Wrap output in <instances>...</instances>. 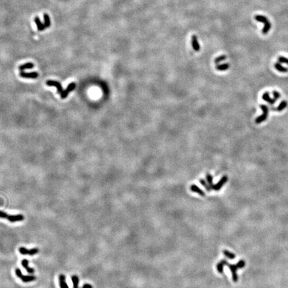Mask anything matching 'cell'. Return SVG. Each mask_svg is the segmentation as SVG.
<instances>
[{"mask_svg":"<svg viewBox=\"0 0 288 288\" xmlns=\"http://www.w3.org/2000/svg\"><path fill=\"white\" fill-rule=\"evenodd\" d=\"M227 260L226 259H222L220 263H218L217 264V270L218 271V272L220 273H223V267L224 265H226L227 263Z\"/></svg>","mask_w":288,"mask_h":288,"instance_id":"16","label":"cell"},{"mask_svg":"<svg viewBox=\"0 0 288 288\" xmlns=\"http://www.w3.org/2000/svg\"><path fill=\"white\" fill-rule=\"evenodd\" d=\"M34 21H35V24H36L37 28L38 30H39V31H44L45 29H46V26H45L44 23H42V21H41V20H40V18L39 17H38V16H36V17L35 18Z\"/></svg>","mask_w":288,"mask_h":288,"instance_id":"13","label":"cell"},{"mask_svg":"<svg viewBox=\"0 0 288 288\" xmlns=\"http://www.w3.org/2000/svg\"><path fill=\"white\" fill-rule=\"evenodd\" d=\"M44 25L46 26V28H49L51 26V20L48 14L47 13L44 14Z\"/></svg>","mask_w":288,"mask_h":288,"instance_id":"20","label":"cell"},{"mask_svg":"<svg viewBox=\"0 0 288 288\" xmlns=\"http://www.w3.org/2000/svg\"><path fill=\"white\" fill-rule=\"evenodd\" d=\"M59 285H60V288H69L67 283H66L65 275H64L63 274L59 275Z\"/></svg>","mask_w":288,"mask_h":288,"instance_id":"14","label":"cell"},{"mask_svg":"<svg viewBox=\"0 0 288 288\" xmlns=\"http://www.w3.org/2000/svg\"><path fill=\"white\" fill-rule=\"evenodd\" d=\"M190 189H191V191L194 192L195 193H197V194H198L201 196H205V192L204 191H202L200 188L197 187L196 185H192L191 186H190Z\"/></svg>","mask_w":288,"mask_h":288,"instance_id":"15","label":"cell"},{"mask_svg":"<svg viewBox=\"0 0 288 288\" xmlns=\"http://www.w3.org/2000/svg\"><path fill=\"white\" fill-rule=\"evenodd\" d=\"M287 106V102L285 100H283L281 103L280 104L279 106L277 107L276 108V111H282L286 108V107Z\"/></svg>","mask_w":288,"mask_h":288,"instance_id":"21","label":"cell"},{"mask_svg":"<svg viewBox=\"0 0 288 288\" xmlns=\"http://www.w3.org/2000/svg\"><path fill=\"white\" fill-rule=\"evenodd\" d=\"M76 87V84L75 83H71L70 84H69L68 85V86L67 87V89H66L65 90H64L63 92L62 93V94H61V97L62 99H65L66 98V97H68V94H70V93L71 92H72L73 89H75V88Z\"/></svg>","mask_w":288,"mask_h":288,"instance_id":"8","label":"cell"},{"mask_svg":"<svg viewBox=\"0 0 288 288\" xmlns=\"http://www.w3.org/2000/svg\"><path fill=\"white\" fill-rule=\"evenodd\" d=\"M0 218L6 219L11 223L18 222V221H21L24 220V216L22 214H18V215H8V213L4 211H0Z\"/></svg>","mask_w":288,"mask_h":288,"instance_id":"2","label":"cell"},{"mask_svg":"<svg viewBox=\"0 0 288 288\" xmlns=\"http://www.w3.org/2000/svg\"><path fill=\"white\" fill-rule=\"evenodd\" d=\"M262 99L264 101L268 102L270 105H273L276 102V99L275 98H271L270 97V94L269 92L264 93L262 96Z\"/></svg>","mask_w":288,"mask_h":288,"instance_id":"12","label":"cell"},{"mask_svg":"<svg viewBox=\"0 0 288 288\" xmlns=\"http://www.w3.org/2000/svg\"><path fill=\"white\" fill-rule=\"evenodd\" d=\"M199 182H200V184L203 185V186L206 188L207 191H208V192H210L211 191V187H210V185H209L208 184V183L206 182V181L204 180H199Z\"/></svg>","mask_w":288,"mask_h":288,"instance_id":"26","label":"cell"},{"mask_svg":"<svg viewBox=\"0 0 288 288\" xmlns=\"http://www.w3.org/2000/svg\"><path fill=\"white\" fill-rule=\"evenodd\" d=\"M15 274L24 283H28L31 282H34L36 280V277L34 275H24L22 274L21 270L19 268H16L15 270Z\"/></svg>","mask_w":288,"mask_h":288,"instance_id":"3","label":"cell"},{"mask_svg":"<svg viewBox=\"0 0 288 288\" xmlns=\"http://www.w3.org/2000/svg\"><path fill=\"white\" fill-rule=\"evenodd\" d=\"M19 251H20V253L22 255H30V256H34L35 254H37L38 252H39V249L33 248L31 249H28L24 247H20V249H19Z\"/></svg>","mask_w":288,"mask_h":288,"instance_id":"5","label":"cell"},{"mask_svg":"<svg viewBox=\"0 0 288 288\" xmlns=\"http://www.w3.org/2000/svg\"><path fill=\"white\" fill-rule=\"evenodd\" d=\"M82 288H93V286H92V285H90V284H84V285H83V287Z\"/></svg>","mask_w":288,"mask_h":288,"instance_id":"31","label":"cell"},{"mask_svg":"<svg viewBox=\"0 0 288 288\" xmlns=\"http://www.w3.org/2000/svg\"><path fill=\"white\" fill-rule=\"evenodd\" d=\"M274 67L276 70H277L278 71H280V72L285 73V72H287L288 71V69L287 68L284 67V66H283L282 64H280V63H275V65H274Z\"/></svg>","mask_w":288,"mask_h":288,"instance_id":"18","label":"cell"},{"mask_svg":"<svg viewBox=\"0 0 288 288\" xmlns=\"http://www.w3.org/2000/svg\"><path fill=\"white\" fill-rule=\"evenodd\" d=\"M230 67L229 63H223L216 66V70L218 71H226Z\"/></svg>","mask_w":288,"mask_h":288,"instance_id":"22","label":"cell"},{"mask_svg":"<svg viewBox=\"0 0 288 288\" xmlns=\"http://www.w3.org/2000/svg\"><path fill=\"white\" fill-rule=\"evenodd\" d=\"M192 45L193 46V48H194L195 51H199V49H200V46H199L197 37L195 35H194L192 37Z\"/></svg>","mask_w":288,"mask_h":288,"instance_id":"11","label":"cell"},{"mask_svg":"<svg viewBox=\"0 0 288 288\" xmlns=\"http://www.w3.org/2000/svg\"><path fill=\"white\" fill-rule=\"evenodd\" d=\"M46 84L47 86H51V87H56L58 89V94H61L63 92L62 86H61V84L57 81L54 80H48L46 82Z\"/></svg>","mask_w":288,"mask_h":288,"instance_id":"6","label":"cell"},{"mask_svg":"<svg viewBox=\"0 0 288 288\" xmlns=\"http://www.w3.org/2000/svg\"><path fill=\"white\" fill-rule=\"evenodd\" d=\"M255 20L259 21V22H260V23H264V24H265V23L270 22L267 18L265 17V16H263V15H255Z\"/></svg>","mask_w":288,"mask_h":288,"instance_id":"17","label":"cell"},{"mask_svg":"<svg viewBox=\"0 0 288 288\" xmlns=\"http://www.w3.org/2000/svg\"><path fill=\"white\" fill-rule=\"evenodd\" d=\"M273 96H274V98L277 100V99H279L280 98V97H281V95L279 92H278L277 91H275V90H274V91L273 92Z\"/></svg>","mask_w":288,"mask_h":288,"instance_id":"30","label":"cell"},{"mask_svg":"<svg viewBox=\"0 0 288 288\" xmlns=\"http://www.w3.org/2000/svg\"><path fill=\"white\" fill-rule=\"evenodd\" d=\"M227 180L228 177L227 175L223 176V177H221V179L219 181L217 184L213 185V189L215 190V191H219V190H220L221 188L223 187V185H225L226 184V182H227Z\"/></svg>","mask_w":288,"mask_h":288,"instance_id":"7","label":"cell"},{"mask_svg":"<svg viewBox=\"0 0 288 288\" xmlns=\"http://www.w3.org/2000/svg\"><path fill=\"white\" fill-rule=\"evenodd\" d=\"M226 58H227V56H221L220 57H218V58L215 59L214 62H215L216 64H218L219 63H220L221 61L225 60Z\"/></svg>","mask_w":288,"mask_h":288,"instance_id":"28","label":"cell"},{"mask_svg":"<svg viewBox=\"0 0 288 288\" xmlns=\"http://www.w3.org/2000/svg\"><path fill=\"white\" fill-rule=\"evenodd\" d=\"M226 265L228 266V268H230V270H231V272L232 273V280L234 282H236L238 280V276L237 274V270L238 269H242L244 268V266L246 265V262H245L244 260H239L238 261L237 264L235 265H233V264H230L228 262L226 263Z\"/></svg>","mask_w":288,"mask_h":288,"instance_id":"1","label":"cell"},{"mask_svg":"<svg viewBox=\"0 0 288 288\" xmlns=\"http://www.w3.org/2000/svg\"><path fill=\"white\" fill-rule=\"evenodd\" d=\"M34 67V63H26L23 64V65H20V67H19V70H20V71H23L24 70H27H27H29V69H32Z\"/></svg>","mask_w":288,"mask_h":288,"instance_id":"19","label":"cell"},{"mask_svg":"<svg viewBox=\"0 0 288 288\" xmlns=\"http://www.w3.org/2000/svg\"><path fill=\"white\" fill-rule=\"evenodd\" d=\"M260 108L261 109V110L263 111V114L262 115L258 116V117L256 119L255 121H256L257 124H259V123H262L263 121H265L267 120L268 116L269 109L268 108V106H266L265 105H261Z\"/></svg>","mask_w":288,"mask_h":288,"instance_id":"4","label":"cell"},{"mask_svg":"<svg viewBox=\"0 0 288 288\" xmlns=\"http://www.w3.org/2000/svg\"><path fill=\"white\" fill-rule=\"evenodd\" d=\"M271 25L270 22H268L267 23H265V24H264V27L263 28V30H262L263 34H267L269 32V31H270V30L271 29Z\"/></svg>","mask_w":288,"mask_h":288,"instance_id":"25","label":"cell"},{"mask_svg":"<svg viewBox=\"0 0 288 288\" xmlns=\"http://www.w3.org/2000/svg\"><path fill=\"white\" fill-rule=\"evenodd\" d=\"M223 253L225 255V256H226L227 258H229L230 259H233L235 258V255L234 253H232V252L226 250V249H225V250H223Z\"/></svg>","mask_w":288,"mask_h":288,"instance_id":"24","label":"cell"},{"mask_svg":"<svg viewBox=\"0 0 288 288\" xmlns=\"http://www.w3.org/2000/svg\"><path fill=\"white\" fill-rule=\"evenodd\" d=\"M21 265L23 268H24L25 270L27 271V272L28 273H30V274H33L35 272V270L34 268L29 267V261L27 259H23L22 261H21Z\"/></svg>","mask_w":288,"mask_h":288,"instance_id":"10","label":"cell"},{"mask_svg":"<svg viewBox=\"0 0 288 288\" xmlns=\"http://www.w3.org/2000/svg\"><path fill=\"white\" fill-rule=\"evenodd\" d=\"M278 61H279L280 63H286L287 65H288V58H285V57H282V56L279 57V58H278Z\"/></svg>","mask_w":288,"mask_h":288,"instance_id":"29","label":"cell"},{"mask_svg":"<svg viewBox=\"0 0 288 288\" xmlns=\"http://www.w3.org/2000/svg\"><path fill=\"white\" fill-rule=\"evenodd\" d=\"M206 180H207V182H208V184L210 185L211 189H213L214 185L213 184V177L211 176V175L209 174V173H208V174L206 175Z\"/></svg>","mask_w":288,"mask_h":288,"instance_id":"27","label":"cell"},{"mask_svg":"<svg viewBox=\"0 0 288 288\" xmlns=\"http://www.w3.org/2000/svg\"><path fill=\"white\" fill-rule=\"evenodd\" d=\"M20 75L21 77H24V78H31V79H35V78L38 77L39 74L37 72H30V73H26L24 71H21L20 73Z\"/></svg>","mask_w":288,"mask_h":288,"instance_id":"9","label":"cell"},{"mask_svg":"<svg viewBox=\"0 0 288 288\" xmlns=\"http://www.w3.org/2000/svg\"><path fill=\"white\" fill-rule=\"evenodd\" d=\"M71 280L73 282V288H79L78 284H79V277L77 275H73L71 277Z\"/></svg>","mask_w":288,"mask_h":288,"instance_id":"23","label":"cell"}]
</instances>
